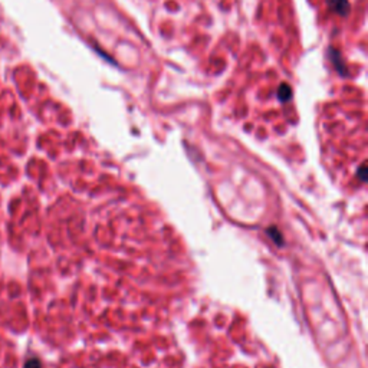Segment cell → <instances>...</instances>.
I'll return each instance as SVG.
<instances>
[{"label":"cell","instance_id":"obj_1","mask_svg":"<svg viewBox=\"0 0 368 368\" xmlns=\"http://www.w3.org/2000/svg\"><path fill=\"white\" fill-rule=\"evenodd\" d=\"M328 4L334 12H336L339 15H347L350 12L348 0H328Z\"/></svg>","mask_w":368,"mask_h":368},{"label":"cell","instance_id":"obj_2","mask_svg":"<svg viewBox=\"0 0 368 368\" xmlns=\"http://www.w3.org/2000/svg\"><path fill=\"white\" fill-rule=\"evenodd\" d=\"M278 97H279L281 101H288V100H291V97H292V89H291V86L286 85V84H282V85L279 86Z\"/></svg>","mask_w":368,"mask_h":368},{"label":"cell","instance_id":"obj_3","mask_svg":"<svg viewBox=\"0 0 368 368\" xmlns=\"http://www.w3.org/2000/svg\"><path fill=\"white\" fill-rule=\"evenodd\" d=\"M25 368H40V363H39V360H36V358L28 360V363H26Z\"/></svg>","mask_w":368,"mask_h":368},{"label":"cell","instance_id":"obj_4","mask_svg":"<svg viewBox=\"0 0 368 368\" xmlns=\"http://www.w3.org/2000/svg\"><path fill=\"white\" fill-rule=\"evenodd\" d=\"M361 180H363V182L366 180V166L361 167Z\"/></svg>","mask_w":368,"mask_h":368}]
</instances>
